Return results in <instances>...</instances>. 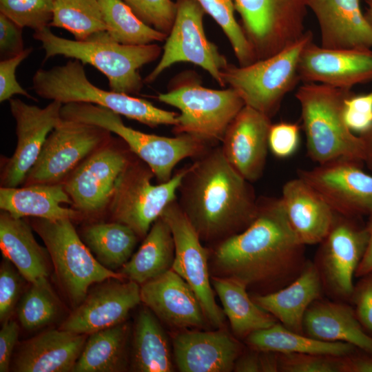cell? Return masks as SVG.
<instances>
[{"label": "cell", "mask_w": 372, "mask_h": 372, "mask_svg": "<svg viewBox=\"0 0 372 372\" xmlns=\"http://www.w3.org/2000/svg\"><path fill=\"white\" fill-rule=\"evenodd\" d=\"M23 28L0 13V55L1 60L14 57L24 51Z\"/></svg>", "instance_id": "681fc988"}, {"label": "cell", "mask_w": 372, "mask_h": 372, "mask_svg": "<svg viewBox=\"0 0 372 372\" xmlns=\"http://www.w3.org/2000/svg\"><path fill=\"white\" fill-rule=\"evenodd\" d=\"M279 364L282 372H341L342 356L283 353L279 354Z\"/></svg>", "instance_id": "7bdbcfd3"}, {"label": "cell", "mask_w": 372, "mask_h": 372, "mask_svg": "<svg viewBox=\"0 0 372 372\" xmlns=\"http://www.w3.org/2000/svg\"><path fill=\"white\" fill-rule=\"evenodd\" d=\"M355 351L342 356L341 372H372V354Z\"/></svg>", "instance_id": "816d5d0a"}, {"label": "cell", "mask_w": 372, "mask_h": 372, "mask_svg": "<svg viewBox=\"0 0 372 372\" xmlns=\"http://www.w3.org/2000/svg\"><path fill=\"white\" fill-rule=\"evenodd\" d=\"M132 366L138 372L174 371L171 349L158 318L149 309L138 314L132 341Z\"/></svg>", "instance_id": "d6a6232c"}, {"label": "cell", "mask_w": 372, "mask_h": 372, "mask_svg": "<svg viewBox=\"0 0 372 372\" xmlns=\"http://www.w3.org/2000/svg\"><path fill=\"white\" fill-rule=\"evenodd\" d=\"M32 52V48H25L21 54L2 59L0 62V101L10 100L15 94L23 95L28 99L37 101L21 87L16 79V70L20 63Z\"/></svg>", "instance_id": "7dc6e473"}, {"label": "cell", "mask_w": 372, "mask_h": 372, "mask_svg": "<svg viewBox=\"0 0 372 372\" xmlns=\"http://www.w3.org/2000/svg\"><path fill=\"white\" fill-rule=\"evenodd\" d=\"M251 183L215 145L187 167L177 201L201 240L221 242L254 220L258 198Z\"/></svg>", "instance_id": "7a4b0ae2"}, {"label": "cell", "mask_w": 372, "mask_h": 372, "mask_svg": "<svg viewBox=\"0 0 372 372\" xmlns=\"http://www.w3.org/2000/svg\"><path fill=\"white\" fill-rule=\"evenodd\" d=\"M360 278L351 300L363 329L372 337V271Z\"/></svg>", "instance_id": "c3c4849f"}, {"label": "cell", "mask_w": 372, "mask_h": 372, "mask_svg": "<svg viewBox=\"0 0 372 372\" xmlns=\"http://www.w3.org/2000/svg\"><path fill=\"white\" fill-rule=\"evenodd\" d=\"M87 335L64 329H51L23 342L14 357L17 372H70L78 360Z\"/></svg>", "instance_id": "cb8c5ba5"}, {"label": "cell", "mask_w": 372, "mask_h": 372, "mask_svg": "<svg viewBox=\"0 0 372 372\" xmlns=\"http://www.w3.org/2000/svg\"><path fill=\"white\" fill-rule=\"evenodd\" d=\"M145 24L168 35L177 7L172 0H122Z\"/></svg>", "instance_id": "b9f144b4"}, {"label": "cell", "mask_w": 372, "mask_h": 372, "mask_svg": "<svg viewBox=\"0 0 372 372\" xmlns=\"http://www.w3.org/2000/svg\"><path fill=\"white\" fill-rule=\"evenodd\" d=\"M187 168L178 171L168 181L154 185L151 169L145 163L132 160L119 178L108 207L114 221L145 238L167 206L177 198Z\"/></svg>", "instance_id": "30bf717a"}, {"label": "cell", "mask_w": 372, "mask_h": 372, "mask_svg": "<svg viewBox=\"0 0 372 372\" xmlns=\"http://www.w3.org/2000/svg\"><path fill=\"white\" fill-rule=\"evenodd\" d=\"M221 28L233 49L240 66L258 60L254 48L235 17L234 0H196Z\"/></svg>", "instance_id": "ab89813d"}, {"label": "cell", "mask_w": 372, "mask_h": 372, "mask_svg": "<svg viewBox=\"0 0 372 372\" xmlns=\"http://www.w3.org/2000/svg\"><path fill=\"white\" fill-rule=\"evenodd\" d=\"M30 284L17 308L21 327L28 331L40 329L52 322L59 309L58 299L48 278Z\"/></svg>", "instance_id": "f35d334b"}, {"label": "cell", "mask_w": 372, "mask_h": 372, "mask_svg": "<svg viewBox=\"0 0 372 372\" xmlns=\"http://www.w3.org/2000/svg\"><path fill=\"white\" fill-rule=\"evenodd\" d=\"M158 99L180 111L173 127L176 135L187 134L211 145L221 143L229 124L245 105L231 87L209 89L197 79L178 81Z\"/></svg>", "instance_id": "9c48e42d"}, {"label": "cell", "mask_w": 372, "mask_h": 372, "mask_svg": "<svg viewBox=\"0 0 372 372\" xmlns=\"http://www.w3.org/2000/svg\"><path fill=\"white\" fill-rule=\"evenodd\" d=\"M25 278L14 265L3 258L0 265V321L10 319L19 300Z\"/></svg>", "instance_id": "ee69618b"}, {"label": "cell", "mask_w": 372, "mask_h": 372, "mask_svg": "<svg viewBox=\"0 0 372 372\" xmlns=\"http://www.w3.org/2000/svg\"><path fill=\"white\" fill-rule=\"evenodd\" d=\"M174 256L171 229L160 217L152 225L137 251L121 268L120 273L141 285L171 269Z\"/></svg>", "instance_id": "4dcf8cb0"}, {"label": "cell", "mask_w": 372, "mask_h": 372, "mask_svg": "<svg viewBox=\"0 0 372 372\" xmlns=\"http://www.w3.org/2000/svg\"><path fill=\"white\" fill-rule=\"evenodd\" d=\"M0 249L30 283L48 278L50 255L35 240L31 226L23 218L2 211L0 214Z\"/></svg>", "instance_id": "f546056e"}, {"label": "cell", "mask_w": 372, "mask_h": 372, "mask_svg": "<svg viewBox=\"0 0 372 372\" xmlns=\"http://www.w3.org/2000/svg\"><path fill=\"white\" fill-rule=\"evenodd\" d=\"M32 227L43 240L56 278L75 307L85 298L90 287L109 279L125 278L103 267L80 238L72 220H33Z\"/></svg>", "instance_id": "ba28073f"}, {"label": "cell", "mask_w": 372, "mask_h": 372, "mask_svg": "<svg viewBox=\"0 0 372 372\" xmlns=\"http://www.w3.org/2000/svg\"><path fill=\"white\" fill-rule=\"evenodd\" d=\"M320 30L321 45L328 49H371L372 23L360 0H308Z\"/></svg>", "instance_id": "603a6c76"}, {"label": "cell", "mask_w": 372, "mask_h": 372, "mask_svg": "<svg viewBox=\"0 0 372 372\" xmlns=\"http://www.w3.org/2000/svg\"><path fill=\"white\" fill-rule=\"evenodd\" d=\"M351 90L320 83H304L296 98L299 102L307 154L318 164L338 159L364 163V142L346 125L343 107Z\"/></svg>", "instance_id": "277c9868"}, {"label": "cell", "mask_w": 372, "mask_h": 372, "mask_svg": "<svg viewBox=\"0 0 372 372\" xmlns=\"http://www.w3.org/2000/svg\"><path fill=\"white\" fill-rule=\"evenodd\" d=\"M246 353L238 356L236 360L234 371L236 372H261L259 351Z\"/></svg>", "instance_id": "f5cc1de1"}, {"label": "cell", "mask_w": 372, "mask_h": 372, "mask_svg": "<svg viewBox=\"0 0 372 372\" xmlns=\"http://www.w3.org/2000/svg\"><path fill=\"white\" fill-rule=\"evenodd\" d=\"M311 41L313 34L307 30L295 43L269 58L245 66L229 64L222 73L223 83L239 94L245 105L271 118L300 81V57Z\"/></svg>", "instance_id": "52a82bcc"}, {"label": "cell", "mask_w": 372, "mask_h": 372, "mask_svg": "<svg viewBox=\"0 0 372 372\" xmlns=\"http://www.w3.org/2000/svg\"><path fill=\"white\" fill-rule=\"evenodd\" d=\"M343 117L347 127L362 134L372 125V92L362 95L353 94L344 101Z\"/></svg>", "instance_id": "f6af8a7d"}, {"label": "cell", "mask_w": 372, "mask_h": 372, "mask_svg": "<svg viewBox=\"0 0 372 372\" xmlns=\"http://www.w3.org/2000/svg\"><path fill=\"white\" fill-rule=\"evenodd\" d=\"M300 143V127L296 123L280 122L271 124L268 136L269 149L277 158L292 156Z\"/></svg>", "instance_id": "bcb514c9"}, {"label": "cell", "mask_w": 372, "mask_h": 372, "mask_svg": "<svg viewBox=\"0 0 372 372\" xmlns=\"http://www.w3.org/2000/svg\"><path fill=\"white\" fill-rule=\"evenodd\" d=\"M50 27L63 28L76 41H85L106 30L98 0H53V17Z\"/></svg>", "instance_id": "74e56055"}, {"label": "cell", "mask_w": 372, "mask_h": 372, "mask_svg": "<svg viewBox=\"0 0 372 372\" xmlns=\"http://www.w3.org/2000/svg\"><path fill=\"white\" fill-rule=\"evenodd\" d=\"M63 203L72 205L63 183L0 188L1 210L18 218L32 216L52 220H73L81 214L75 209L63 207Z\"/></svg>", "instance_id": "f1b7e54d"}, {"label": "cell", "mask_w": 372, "mask_h": 372, "mask_svg": "<svg viewBox=\"0 0 372 372\" xmlns=\"http://www.w3.org/2000/svg\"><path fill=\"white\" fill-rule=\"evenodd\" d=\"M16 121L17 143L1 174V187H15L24 183L50 132L62 121L63 104L52 101L44 107L29 105L19 99L9 100Z\"/></svg>", "instance_id": "ac0fdd59"}, {"label": "cell", "mask_w": 372, "mask_h": 372, "mask_svg": "<svg viewBox=\"0 0 372 372\" xmlns=\"http://www.w3.org/2000/svg\"><path fill=\"white\" fill-rule=\"evenodd\" d=\"M33 37L41 43L44 60L57 55L90 64L107 79L110 90L127 94H138L144 80L138 70L156 60L162 48L156 43L128 45L113 40L106 30L87 40L76 41L59 37L46 27L34 31Z\"/></svg>", "instance_id": "3957f363"}, {"label": "cell", "mask_w": 372, "mask_h": 372, "mask_svg": "<svg viewBox=\"0 0 372 372\" xmlns=\"http://www.w3.org/2000/svg\"><path fill=\"white\" fill-rule=\"evenodd\" d=\"M130 327L125 322L92 333L72 372H118L127 364Z\"/></svg>", "instance_id": "e575fe53"}, {"label": "cell", "mask_w": 372, "mask_h": 372, "mask_svg": "<svg viewBox=\"0 0 372 372\" xmlns=\"http://www.w3.org/2000/svg\"><path fill=\"white\" fill-rule=\"evenodd\" d=\"M280 200L290 226L304 245L320 243L329 233L335 212L300 177L287 181Z\"/></svg>", "instance_id": "484cf974"}, {"label": "cell", "mask_w": 372, "mask_h": 372, "mask_svg": "<svg viewBox=\"0 0 372 372\" xmlns=\"http://www.w3.org/2000/svg\"><path fill=\"white\" fill-rule=\"evenodd\" d=\"M131 161L126 152L110 142L85 158L63 183L75 209L92 215L109 207L117 182Z\"/></svg>", "instance_id": "e0dca14e"}, {"label": "cell", "mask_w": 372, "mask_h": 372, "mask_svg": "<svg viewBox=\"0 0 372 372\" xmlns=\"http://www.w3.org/2000/svg\"><path fill=\"white\" fill-rule=\"evenodd\" d=\"M141 286V299L156 316L177 328L203 327L207 319L190 286L173 269Z\"/></svg>", "instance_id": "7402d4cb"}, {"label": "cell", "mask_w": 372, "mask_h": 372, "mask_svg": "<svg viewBox=\"0 0 372 372\" xmlns=\"http://www.w3.org/2000/svg\"><path fill=\"white\" fill-rule=\"evenodd\" d=\"M110 139L111 132L103 127L63 119L48 135L24 185L62 183L78 165Z\"/></svg>", "instance_id": "5bb4252c"}, {"label": "cell", "mask_w": 372, "mask_h": 372, "mask_svg": "<svg viewBox=\"0 0 372 372\" xmlns=\"http://www.w3.org/2000/svg\"><path fill=\"white\" fill-rule=\"evenodd\" d=\"M176 3L175 21L165 40L162 56L144 81L152 83L172 65L185 62L202 68L221 87L225 86L222 73L229 63L206 37L205 10L196 0H176Z\"/></svg>", "instance_id": "7c38bea8"}, {"label": "cell", "mask_w": 372, "mask_h": 372, "mask_svg": "<svg viewBox=\"0 0 372 372\" xmlns=\"http://www.w3.org/2000/svg\"><path fill=\"white\" fill-rule=\"evenodd\" d=\"M362 163L338 159L297 171L338 214L360 218L372 213V176Z\"/></svg>", "instance_id": "2e32d148"}, {"label": "cell", "mask_w": 372, "mask_h": 372, "mask_svg": "<svg viewBox=\"0 0 372 372\" xmlns=\"http://www.w3.org/2000/svg\"><path fill=\"white\" fill-rule=\"evenodd\" d=\"M366 226L369 233V242L365 254L356 271L357 277H361L372 271V213L369 216Z\"/></svg>", "instance_id": "db71d44e"}, {"label": "cell", "mask_w": 372, "mask_h": 372, "mask_svg": "<svg viewBox=\"0 0 372 372\" xmlns=\"http://www.w3.org/2000/svg\"><path fill=\"white\" fill-rule=\"evenodd\" d=\"M174 360L182 372H229L239 356V344L227 333L185 331L173 341Z\"/></svg>", "instance_id": "d4e9b609"}, {"label": "cell", "mask_w": 372, "mask_h": 372, "mask_svg": "<svg viewBox=\"0 0 372 372\" xmlns=\"http://www.w3.org/2000/svg\"><path fill=\"white\" fill-rule=\"evenodd\" d=\"M258 60L269 58L305 32L308 0H234Z\"/></svg>", "instance_id": "8fae6325"}, {"label": "cell", "mask_w": 372, "mask_h": 372, "mask_svg": "<svg viewBox=\"0 0 372 372\" xmlns=\"http://www.w3.org/2000/svg\"><path fill=\"white\" fill-rule=\"evenodd\" d=\"M324 292L314 262L307 261L298 276L287 286L273 292L258 294L254 301L286 328L304 333L303 320L309 306Z\"/></svg>", "instance_id": "4316f807"}, {"label": "cell", "mask_w": 372, "mask_h": 372, "mask_svg": "<svg viewBox=\"0 0 372 372\" xmlns=\"http://www.w3.org/2000/svg\"><path fill=\"white\" fill-rule=\"evenodd\" d=\"M169 226L174 238L175 256L172 269L193 289L198 297L207 320L220 327L225 314L216 304L209 279L208 251L181 209L177 198L169 204L161 216Z\"/></svg>", "instance_id": "9a60e30c"}, {"label": "cell", "mask_w": 372, "mask_h": 372, "mask_svg": "<svg viewBox=\"0 0 372 372\" xmlns=\"http://www.w3.org/2000/svg\"><path fill=\"white\" fill-rule=\"evenodd\" d=\"M83 64L76 59L48 70L39 69L32 78V88L45 99L62 104L74 102L97 105L150 127L176 125L178 114L154 106L130 94L98 87L87 79Z\"/></svg>", "instance_id": "5b68a950"}, {"label": "cell", "mask_w": 372, "mask_h": 372, "mask_svg": "<svg viewBox=\"0 0 372 372\" xmlns=\"http://www.w3.org/2000/svg\"><path fill=\"white\" fill-rule=\"evenodd\" d=\"M365 2L367 6L366 16L372 23V0H365Z\"/></svg>", "instance_id": "6f0895ef"}, {"label": "cell", "mask_w": 372, "mask_h": 372, "mask_svg": "<svg viewBox=\"0 0 372 372\" xmlns=\"http://www.w3.org/2000/svg\"><path fill=\"white\" fill-rule=\"evenodd\" d=\"M82 240L96 259L105 267L121 268L132 257L138 236L121 223H99L86 226Z\"/></svg>", "instance_id": "d590c367"}, {"label": "cell", "mask_w": 372, "mask_h": 372, "mask_svg": "<svg viewBox=\"0 0 372 372\" xmlns=\"http://www.w3.org/2000/svg\"><path fill=\"white\" fill-rule=\"evenodd\" d=\"M271 124L269 116L245 105L229 124L221 141L227 161L250 183L263 174Z\"/></svg>", "instance_id": "44dd1931"}, {"label": "cell", "mask_w": 372, "mask_h": 372, "mask_svg": "<svg viewBox=\"0 0 372 372\" xmlns=\"http://www.w3.org/2000/svg\"><path fill=\"white\" fill-rule=\"evenodd\" d=\"M298 71L304 83L351 90L372 81V50L328 49L311 41L302 52Z\"/></svg>", "instance_id": "ffe728a7"}, {"label": "cell", "mask_w": 372, "mask_h": 372, "mask_svg": "<svg viewBox=\"0 0 372 372\" xmlns=\"http://www.w3.org/2000/svg\"><path fill=\"white\" fill-rule=\"evenodd\" d=\"M247 343L258 351L283 353H311L343 356L356 351L353 345L341 342H326L291 331L278 322L256 331L246 338Z\"/></svg>", "instance_id": "836d02e7"}, {"label": "cell", "mask_w": 372, "mask_h": 372, "mask_svg": "<svg viewBox=\"0 0 372 372\" xmlns=\"http://www.w3.org/2000/svg\"><path fill=\"white\" fill-rule=\"evenodd\" d=\"M261 372L280 371L279 354L271 351H259Z\"/></svg>", "instance_id": "11a10c76"}, {"label": "cell", "mask_w": 372, "mask_h": 372, "mask_svg": "<svg viewBox=\"0 0 372 372\" xmlns=\"http://www.w3.org/2000/svg\"><path fill=\"white\" fill-rule=\"evenodd\" d=\"M304 247L289 225L280 198L261 197L254 220L218 243L214 262L224 277L273 292L300 273L307 261Z\"/></svg>", "instance_id": "6da1fadb"}, {"label": "cell", "mask_w": 372, "mask_h": 372, "mask_svg": "<svg viewBox=\"0 0 372 372\" xmlns=\"http://www.w3.org/2000/svg\"><path fill=\"white\" fill-rule=\"evenodd\" d=\"M0 13L23 28L37 31L50 27L53 0H0Z\"/></svg>", "instance_id": "60d3db41"}, {"label": "cell", "mask_w": 372, "mask_h": 372, "mask_svg": "<svg viewBox=\"0 0 372 372\" xmlns=\"http://www.w3.org/2000/svg\"><path fill=\"white\" fill-rule=\"evenodd\" d=\"M106 31L115 41L142 45L165 41L167 34L142 21L122 0H98Z\"/></svg>", "instance_id": "8d00e7d4"}, {"label": "cell", "mask_w": 372, "mask_h": 372, "mask_svg": "<svg viewBox=\"0 0 372 372\" xmlns=\"http://www.w3.org/2000/svg\"><path fill=\"white\" fill-rule=\"evenodd\" d=\"M360 136L364 145V163L369 169L372 170V125L366 132Z\"/></svg>", "instance_id": "9f6ffc18"}, {"label": "cell", "mask_w": 372, "mask_h": 372, "mask_svg": "<svg viewBox=\"0 0 372 372\" xmlns=\"http://www.w3.org/2000/svg\"><path fill=\"white\" fill-rule=\"evenodd\" d=\"M141 286L123 279H109L88 292L60 329L90 335L123 322L141 302Z\"/></svg>", "instance_id": "d6986e66"}, {"label": "cell", "mask_w": 372, "mask_h": 372, "mask_svg": "<svg viewBox=\"0 0 372 372\" xmlns=\"http://www.w3.org/2000/svg\"><path fill=\"white\" fill-rule=\"evenodd\" d=\"M61 116L65 120L95 125L118 135L151 169L158 183L168 181L180 161L188 157L196 158L214 146L187 134L167 137L140 132L125 125L121 115L92 103L64 104Z\"/></svg>", "instance_id": "8992f818"}, {"label": "cell", "mask_w": 372, "mask_h": 372, "mask_svg": "<svg viewBox=\"0 0 372 372\" xmlns=\"http://www.w3.org/2000/svg\"><path fill=\"white\" fill-rule=\"evenodd\" d=\"M303 331L313 338L349 343L372 354V337L363 329L354 308L342 301H314L304 314Z\"/></svg>", "instance_id": "83f0119b"}, {"label": "cell", "mask_w": 372, "mask_h": 372, "mask_svg": "<svg viewBox=\"0 0 372 372\" xmlns=\"http://www.w3.org/2000/svg\"><path fill=\"white\" fill-rule=\"evenodd\" d=\"M212 285L219 296L224 314L238 337L247 338L277 322L271 314L249 297L244 283L227 277H214Z\"/></svg>", "instance_id": "1f68e13d"}, {"label": "cell", "mask_w": 372, "mask_h": 372, "mask_svg": "<svg viewBox=\"0 0 372 372\" xmlns=\"http://www.w3.org/2000/svg\"><path fill=\"white\" fill-rule=\"evenodd\" d=\"M335 213L333 225L316 254L314 264L323 289L338 301L351 299L353 277L367 248L369 233L366 225L358 219Z\"/></svg>", "instance_id": "4fadbf2b"}, {"label": "cell", "mask_w": 372, "mask_h": 372, "mask_svg": "<svg viewBox=\"0 0 372 372\" xmlns=\"http://www.w3.org/2000/svg\"><path fill=\"white\" fill-rule=\"evenodd\" d=\"M19 327L15 320H8L3 323L0 330V372L10 370L12 355L17 342Z\"/></svg>", "instance_id": "f907efd6"}]
</instances>
